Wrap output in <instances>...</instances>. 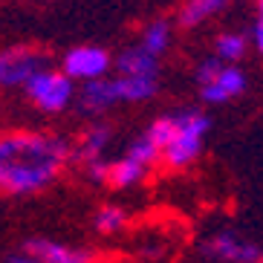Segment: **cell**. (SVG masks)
Wrapping results in <instances>:
<instances>
[{
  "label": "cell",
  "mask_w": 263,
  "mask_h": 263,
  "mask_svg": "<svg viewBox=\"0 0 263 263\" xmlns=\"http://www.w3.org/2000/svg\"><path fill=\"white\" fill-rule=\"evenodd\" d=\"M70 145L52 133L12 130L0 136V194H35L61 177Z\"/></svg>",
  "instance_id": "1"
},
{
  "label": "cell",
  "mask_w": 263,
  "mask_h": 263,
  "mask_svg": "<svg viewBox=\"0 0 263 263\" xmlns=\"http://www.w3.org/2000/svg\"><path fill=\"white\" fill-rule=\"evenodd\" d=\"M177 122H179V130L162 154H165V162L171 168H185L194 156L200 154L202 133L209 130L211 122L202 113H197V110H191V113H177Z\"/></svg>",
  "instance_id": "2"
},
{
  "label": "cell",
  "mask_w": 263,
  "mask_h": 263,
  "mask_svg": "<svg viewBox=\"0 0 263 263\" xmlns=\"http://www.w3.org/2000/svg\"><path fill=\"white\" fill-rule=\"evenodd\" d=\"M49 70V55L35 47H12L0 52V87L26 84L35 72Z\"/></svg>",
  "instance_id": "3"
},
{
  "label": "cell",
  "mask_w": 263,
  "mask_h": 263,
  "mask_svg": "<svg viewBox=\"0 0 263 263\" xmlns=\"http://www.w3.org/2000/svg\"><path fill=\"white\" fill-rule=\"evenodd\" d=\"M26 93L41 110L55 113V110L67 107V101L72 99V78L67 72L41 70L26 81Z\"/></svg>",
  "instance_id": "4"
},
{
  "label": "cell",
  "mask_w": 263,
  "mask_h": 263,
  "mask_svg": "<svg viewBox=\"0 0 263 263\" xmlns=\"http://www.w3.org/2000/svg\"><path fill=\"white\" fill-rule=\"evenodd\" d=\"M205 255L217 257V260H226V263H260L263 260V252L246 240H240L237 234L232 232H220L205 243Z\"/></svg>",
  "instance_id": "5"
},
{
  "label": "cell",
  "mask_w": 263,
  "mask_h": 263,
  "mask_svg": "<svg viewBox=\"0 0 263 263\" xmlns=\"http://www.w3.org/2000/svg\"><path fill=\"white\" fill-rule=\"evenodd\" d=\"M110 55L99 47H78L72 52H67L64 58V72L70 78H99L101 72L107 70Z\"/></svg>",
  "instance_id": "6"
},
{
  "label": "cell",
  "mask_w": 263,
  "mask_h": 263,
  "mask_svg": "<svg viewBox=\"0 0 263 263\" xmlns=\"http://www.w3.org/2000/svg\"><path fill=\"white\" fill-rule=\"evenodd\" d=\"M24 252L41 263H93V252L70 249V246H61V243H52V240H38V237L26 240Z\"/></svg>",
  "instance_id": "7"
},
{
  "label": "cell",
  "mask_w": 263,
  "mask_h": 263,
  "mask_svg": "<svg viewBox=\"0 0 263 263\" xmlns=\"http://www.w3.org/2000/svg\"><path fill=\"white\" fill-rule=\"evenodd\" d=\"M243 90H246L243 72L234 70V67H223V70L217 72L214 81H209V84L202 87V99L211 101V104H220V101H229L234 96H240Z\"/></svg>",
  "instance_id": "8"
},
{
  "label": "cell",
  "mask_w": 263,
  "mask_h": 263,
  "mask_svg": "<svg viewBox=\"0 0 263 263\" xmlns=\"http://www.w3.org/2000/svg\"><path fill=\"white\" fill-rule=\"evenodd\" d=\"M113 101H119L116 84L113 81H104V78H90L84 84V90L78 93V107H81V113H101Z\"/></svg>",
  "instance_id": "9"
},
{
  "label": "cell",
  "mask_w": 263,
  "mask_h": 263,
  "mask_svg": "<svg viewBox=\"0 0 263 263\" xmlns=\"http://www.w3.org/2000/svg\"><path fill=\"white\" fill-rule=\"evenodd\" d=\"M107 139H110V127L107 124H93L87 127L81 136H78V145L72 151V159L81 165L93 162V159H101V151L107 147Z\"/></svg>",
  "instance_id": "10"
},
{
  "label": "cell",
  "mask_w": 263,
  "mask_h": 263,
  "mask_svg": "<svg viewBox=\"0 0 263 263\" xmlns=\"http://www.w3.org/2000/svg\"><path fill=\"white\" fill-rule=\"evenodd\" d=\"M116 67H119L122 76H156L159 61H156V55H151L145 47H133V49H124V52L119 55Z\"/></svg>",
  "instance_id": "11"
},
{
  "label": "cell",
  "mask_w": 263,
  "mask_h": 263,
  "mask_svg": "<svg viewBox=\"0 0 263 263\" xmlns=\"http://www.w3.org/2000/svg\"><path fill=\"white\" fill-rule=\"evenodd\" d=\"M113 84L119 101H145L156 93V76H122Z\"/></svg>",
  "instance_id": "12"
},
{
  "label": "cell",
  "mask_w": 263,
  "mask_h": 263,
  "mask_svg": "<svg viewBox=\"0 0 263 263\" xmlns=\"http://www.w3.org/2000/svg\"><path fill=\"white\" fill-rule=\"evenodd\" d=\"M145 171H147L145 165L133 162L130 156H124V159H119V162H110L107 165L104 182H107L110 188H130V185H136V182H142Z\"/></svg>",
  "instance_id": "13"
},
{
  "label": "cell",
  "mask_w": 263,
  "mask_h": 263,
  "mask_svg": "<svg viewBox=\"0 0 263 263\" xmlns=\"http://www.w3.org/2000/svg\"><path fill=\"white\" fill-rule=\"evenodd\" d=\"M226 0H185V6L179 12V26L191 29V26L202 24L209 15H214L217 9H223Z\"/></svg>",
  "instance_id": "14"
},
{
  "label": "cell",
  "mask_w": 263,
  "mask_h": 263,
  "mask_svg": "<svg viewBox=\"0 0 263 263\" xmlns=\"http://www.w3.org/2000/svg\"><path fill=\"white\" fill-rule=\"evenodd\" d=\"M177 130H179L177 116H165V119H156V122L145 130V136H147L151 142H154V145L159 147V154H162L165 147L171 145V139L177 136Z\"/></svg>",
  "instance_id": "15"
},
{
  "label": "cell",
  "mask_w": 263,
  "mask_h": 263,
  "mask_svg": "<svg viewBox=\"0 0 263 263\" xmlns=\"http://www.w3.org/2000/svg\"><path fill=\"white\" fill-rule=\"evenodd\" d=\"M168 38H171V26L165 24V21H156V24L147 26L145 44H142V47H145L151 55H156V58H159V55L165 52V47H168Z\"/></svg>",
  "instance_id": "16"
},
{
  "label": "cell",
  "mask_w": 263,
  "mask_h": 263,
  "mask_svg": "<svg viewBox=\"0 0 263 263\" xmlns=\"http://www.w3.org/2000/svg\"><path fill=\"white\" fill-rule=\"evenodd\" d=\"M124 223H127V214H124V209H119V205H104V209L96 214V229H99L101 234L119 232Z\"/></svg>",
  "instance_id": "17"
},
{
  "label": "cell",
  "mask_w": 263,
  "mask_h": 263,
  "mask_svg": "<svg viewBox=\"0 0 263 263\" xmlns=\"http://www.w3.org/2000/svg\"><path fill=\"white\" fill-rule=\"evenodd\" d=\"M127 156H130L133 162H139V165H145V168H147V165H154L162 154H159V147H156L154 142H151L145 133H142L139 139H136L130 147H127Z\"/></svg>",
  "instance_id": "18"
},
{
  "label": "cell",
  "mask_w": 263,
  "mask_h": 263,
  "mask_svg": "<svg viewBox=\"0 0 263 263\" xmlns=\"http://www.w3.org/2000/svg\"><path fill=\"white\" fill-rule=\"evenodd\" d=\"M243 52H246V38L243 35H220L217 38V55L223 58V61H237V58H243Z\"/></svg>",
  "instance_id": "19"
},
{
  "label": "cell",
  "mask_w": 263,
  "mask_h": 263,
  "mask_svg": "<svg viewBox=\"0 0 263 263\" xmlns=\"http://www.w3.org/2000/svg\"><path fill=\"white\" fill-rule=\"evenodd\" d=\"M220 70H223V64L217 61V58H211V61H202L200 70H197V81H200V87H205L209 81H214Z\"/></svg>",
  "instance_id": "20"
},
{
  "label": "cell",
  "mask_w": 263,
  "mask_h": 263,
  "mask_svg": "<svg viewBox=\"0 0 263 263\" xmlns=\"http://www.w3.org/2000/svg\"><path fill=\"white\" fill-rule=\"evenodd\" d=\"M255 44L263 55V0H260V12H257V29H255Z\"/></svg>",
  "instance_id": "21"
},
{
  "label": "cell",
  "mask_w": 263,
  "mask_h": 263,
  "mask_svg": "<svg viewBox=\"0 0 263 263\" xmlns=\"http://www.w3.org/2000/svg\"><path fill=\"white\" fill-rule=\"evenodd\" d=\"M9 263H41V260H35L32 255H24V257H21V255H12V257H9Z\"/></svg>",
  "instance_id": "22"
}]
</instances>
